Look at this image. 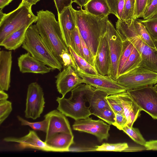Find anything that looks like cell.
Here are the masks:
<instances>
[{"label":"cell","mask_w":157,"mask_h":157,"mask_svg":"<svg viewBox=\"0 0 157 157\" xmlns=\"http://www.w3.org/2000/svg\"><path fill=\"white\" fill-rule=\"evenodd\" d=\"M122 130L136 143L144 147L146 141L138 128L132 127H129L126 125L123 128Z\"/></svg>","instance_id":"obj_31"},{"label":"cell","mask_w":157,"mask_h":157,"mask_svg":"<svg viewBox=\"0 0 157 157\" xmlns=\"http://www.w3.org/2000/svg\"><path fill=\"white\" fill-rule=\"evenodd\" d=\"M66 117L57 109L52 110L45 115L44 118L47 121L48 125L44 142L58 133L73 134L69 121Z\"/></svg>","instance_id":"obj_13"},{"label":"cell","mask_w":157,"mask_h":157,"mask_svg":"<svg viewBox=\"0 0 157 157\" xmlns=\"http://www.w3.org/2000/svg\"><path fill=\"white\" fill-rule=\"evenodd\" d=\"M115 95L123 108L127 120V125L132 127L134 122L141 115L140 108L126 91Z\"/></svg>","instance_id":"obj_19"},{"label":"cell","mask_w":157,"mask_h":157,"mask_svg":"<svg viewBox=\"0 0 157 157\" xmlns=\"http://www.w3.org/2000/svg\"><path fill=\"white\" fill-rule=\"evenodd\" d=\"M84 6L86 12L94 15L106 16L110 13L106 0H89Z\"/></svg>","instance_id":"obj_24"},{"label":"cell","mask_w":157,"mask_h":157,"mask_svg":"<svg viewBox=\"0 0 157 157\" xmlns=\"http://www.w3.org/2000/svg\"><path fill=\"white\" fill-rule=\"evenodd\" d=\"M89 86L86 84L78 85L71 91V96L68 98L57 97V109L75 121L89 117L92 114L89 106H86L87 101L84 96Z\"/></svg>","instance_id":"obj_6"},{"label":"cell","mask_w":157,"mask_h":157,"mask_svg":"<svg viewBox=\"0 0 157 157\" xmlns=\"http://www.w3.org/2000/svg\"><path fill=\"white\" fill-rule=\"evenodd\" d=\"M144 147L147 150L157 151V140L146 141Z\"/></svg>","instance_id":"obj_45"},{"label":"cell","mask_w":157,"mask_h":157,"mask_svg":"<svg viewBox=\"0 0 157 157\" xmlns=\"http://www.w3.org/2000/svg\"><path fill=\"white\" fill-rule=\"evenodd\" d=\"M13 0H0V10H2L5 6L8 5Z\"/></svg>","instance_id":"obj_48"},{"label":"cell","mask_w":157,"mask_h":157,"mask_svg":"<svg viewBox=\"0 0 157 157\" xmlns=\"http://www.w3.org/2000/svg\"><path fill=\"white\" fill-rule=\"evenodd\" d=\"M40 0H22L21 3H25L30 6L35 5Z\"/></svg>","instance_id":"obj_47"},{"label":"cell","mask_w":157,"mask_h":157,"mask_svg":"<svg viewBox=\"0 0 157 157\" xmlns=\"http://www.w3.org/2000/svg\"><path fill=\"white\" fill-rule=\"evenodd\" d=\"M3 140L6 142L17 143L19 147L22 149L31 148L46 151L57 152L42 141L33 130H29L27 135L22 137H6Z\"/></svg>","instance_id":"obj_17"},{"label":"cell","mask_w":157,"mask_h":157,"mask_svg":"<svg viewBox=\"0 0 157 157\" xmlns=\"http://www.w3.org/2000/svg\"><path fill=\"white\" fill-rule=\"evenodd\" d=\"M109 95L107 93L90 85L84 97L89 104L92 114L95 115L105 108H110L106 99Z\"/></svg>","instance_id":"obj_20"},{"label":"cell","mask_w":157,"mask_h":157,"mask_svg":"<svg viewBox=\"0 0 157 157\" xmlns=\"http://www.w3.org/2000/svg\"><path fill=\"white\" fill-rule=\"evenodd\" d=\"M75 70L84 80V83L105 92L109 95L126 91L124 88L109 76H104L98 74H88L77 67Z\"/></svg>","instance_id":"obj_9"},{"label":"cell","mask_w":157,"mask_h":157,"mask_svg":"<svg viewBox=\"0 0 157 157\" xmlns=\"http://www.w3.org/2000/svg\"><path fill=\"white\" fill-rule=\"evenodd\" d=\"M58 16L63 38L68 48L71 45L72 33L76 27L75 10L71 5L58 13Z\"/></svg>","instance_id":"obj_16"},{"label":"cell","mask_w":157,"mask_h":157,"mask_svg":"<svg viewBox=\"0 0 157 157\" xmlns=\"http://www.w3.org/2000/svg\"><path fill=\"white\" fill-rule=\"evenodd\" d=\"M45 142L48 146L57 152L67 151L71 146L74 143V136L66 133H59Z\"/></svg>","instance_id":"obj_22"},{"label":"cell","mask_w":157,"mask_h":157,"mask_svg":"<svg viewBox=\"0 0 157 157\" xmlns=\"http://www.w3.org/2000/svg\"><path fill=\"white\" fill-rule=\"evenodd\" d=\"M37 18L32 11V6L24 3L21 2L16 9L7 14L0 10V42L22 27L36 22Z\"/></svg>","instance_id":"obj_5"},{"label":"cell","mask_w":157,"mask_h":157,"mask_svg":"<svg viewBox=\"0 0 157 157\" xmlns=\"http://www.w3.org/2000/svg\"><path fill=\"white\" fill-rule=\"evenodd\" d=\"M12 59L11 51H0V90L8 91L10 87Z\"/></svg>","instance_id":"obj_21"},{"label":"cell","mask_w":157,"mask_h":157,"mask_svg":"<svg viewBox=\"0 0 157 157\" xmlns=\"http://www.w3.org/2000/svg\"><path fill=\"white\" fill-rule=\"evenodd\" d=\"M68 48L77 67L88 74L93 75L98 74L94 67L88 63L84 59L77 54L71 46L69 47Z\"/></svg>","instance_id":"obj_27"},{"label":"cell","mask_w":157,"mask_h":157,"mask_svg":"<svg viewBox=\"0 0 157 157\" xmlns=\"http://www.w3.org/2000/svg\"><path fill=\"white\" fill-rule=\"evenodd\" d=\"M72 127L74 130L84 132L95 136L99 142L104 140H107L109 136V124L100 119L94 120L88 117L75 121Z\"/></svg>","instance_id":"obj_12"},{"label":"cell","mask_w":157,"mask_h":157,"mask_svg":"<svg viewBox=\"0 0 157 157\" xmlns=\"http://www.w3.org/2000/svg\"><path fill=\"white\" fill-rule=\"evenodd\" d=\"M126 91L141 111L157 119V91L152 86Z\"/></svg>","instance_id":"obj_8"},{"label":"cell","mask_w":157,"mask_h":157,"mask_svg":"<svg viewBox=\"0 0 157 157\" xmlns=\"http://www.w3.org/2000/svg\"><path fill=\"white\" fill-rule=\"evenodd\" d=\"M115 122L113 125L116 127L120 130H122L124 127L127 125V120L124 114L121 113L115 112Z\"/></svg>","instance_id":"obj_43"},{"label":"cell","mask_w":157,"mask_h":157,"mask_svg":"<svg viewBox=\"0 0 157 157\" xmlns=\"http://www.w3.org/2000/svg\"><path fill=\"white\" fill-rule=\"evenodd\" d=\"M37 16L36 25L40 36L61 64L60 55L62 51L69 50L63 40L59 21L54 13L48 10L39 11Z\"/></svg>","instance_id":"obj_2"},{"label":"cell","mask_w":157,"mask_h":157,"mask_svg":"<svg viewBox=\"0 0 157 157\" xmlns=\"http://www.w3.org/2000/svg\"><path fill=\"white\" fill-rule=\"evenodd\" d=\"M154 87L155 90L157 91V84L155 85L154 86Z\"/></svg>","instance_id":"obj_50"},{"label":"cell","mask_w":157,"mask_h":157,"mask_svg":"<svg viewBox=\"0 0 157 157\" xmlns=\"http://www.w3.org/2000/svg\"><path fill=\"white\" fill-rule=\"evenodd\" d=\"M22 48L33 57L53 70L60 71L61 63L52 53L40 36L36 25H31L28 28Z\"/></svg>","instance_id":"obj_4"},{"label":"cell","mask_w":157,"mask_h":157,"mask_svg":"<svg viewBox=\"0 0 157 157\" xmlns=\"http://www.w3.org/2000/svg\"><path fill=\"white\" fill-rule=\"evenodd\" d=\"M61 64L63 68L68 66L72 67L74 70L77 66L73 57L69 51L63 50L60 55Z\"/></svg>","instance_id":"obj_38"},{"label":"cell","mask_w":157,"mask_h":157,"mask_svg":"<svg viewBox=\"0 0 157 157\" xmlns=\"http://www.w3.org/2000/svg\"><path fill=\"white\" fill-rule=\"evenodd\" d=\"M55 77L57 89L63 97L78 85L84 83V80L71 66L63 68Z\"/></svg>","instance_id":"obj_14"},{"label":"cell","mask_w":157,"mask_h":157,"mask_svg":"<svg viewBox=\"0 0 157 157\" xmlns=\"http://www.w3.org/2000/svg\"><path fill=\"white\" fill-rule=\"evenodd\" d=\"M12 110V103L7 100L0 102V124L8 117Z\"/></svg>","instance_id":"obj_39"},{"label":"cell","mask_w":157,"mask_h":157,"mask_svg":"<svg viewBox=\"0 0 157 157\" xmlns=\"http://www.w3.org/2000/svg\"><path fill=\"white\" fill-rule=\"evenodd\" d=\"M136 33L141 40L150 47L157 48L155 42L152 40L145 26L138 19L134 20L132 22Z\"/></svg>","instance_id":"obj_25"},{"label":"cell","mask_w":157,"mask_h":157,"mask_svg":"<svg viewBox=\"0 0 157 157\" xmlns=\"http://www.w3.org/2000/svg\"><path fill=\"white\" fill-rule=\"evenodd\" d=\"M141 60L140 54L134 46L131 54L124 64L118 77L138 67Z\"/></svg>","instance_id":"obj_26"},{"label":"cell","mask_w":157,"mask_h":157,"mask_svg":"<svg viewBox=\"0 0 157 157\" xmlns=\"http://www.w3.org/2000/svg\"><path fill=\"white\" fill-rule=\"evenodd\" d=\"M128 148L126 143H119L115 144L103 143L100 146L96 147L97 151H121L127 150Z\"/></svg>","instance_id":"obj_33"},{"label":"cell","mask_w":157,"mask_h":157,"mask_svg":"<svg viewBox=\"0 0 157 157\" xmlns=\"http://www.w3.org/2000/svg\"><path fill=\"white\" fill-rule=\"evenodd\" d=\"M110 10V13L121 20L124 0H106Z\"/></svg>","instance_id":"obj_32"},{"label":"cell","mask_w":157,"mask_h":157,"mask_svg":"<svg viewBox=\"0 0 157 157\" xmlns=\"http://www.w3.org/2000/svg\"><path fill=\"white\" fill-rule=\"evenodd\" d=\"M45 102L43 89L37 82H33L28 85L25 111L27 118L36 120L42 113Z\"/></svg>","instance_id":"obj_10"},{"label":"cell","mask_w":157,"mask_h":157,"mask_svg":"<svg viewBox=\"0 0 157 157\" xmlns=\"http://www.w3.org/2000/svg\"><path fill=\"white\" fill-rule=\"evenodd\" d=\"M75 12L76 26L95 59L100 38L106 32L108 16L94 15L82 8Z\"/></svg>","instance_id":"obj_1"},{"label":"cell","mask_w":157,"mask_h":157,"mask_svg":"<svg viewBox=\"0 0 157 157\" xmlns=\"http://www.w3.org/2000/svg\"><path fill=\"white\" fill-rule=\"evenodd\" d=\"M17 118L21 122V125L28 126L34 130L40 131L46 133L48 125L47 120L44 118L43 120L38 122H31L17 116Z\"/></svg>","instance_id":"obj_34"},{"label":"cell","mask_w":157,"mask_h":157,"mask_svg":"<svg viewBox=\"0 0 157 157\" xmlns=\"http://www.w3.org/2000/svg\"><path fill=\"white\" fill-rule=\"evenodd\" d=\"M105 34L108 41L111 59L110 77L116 81L118 66L123 47V40L112 23L108 20Z\"/></svg>","instance_id":"obj_11"},{"label":"cell","mask_w":157,"mask_h":157,"mask_svg":"<svg viewBox=\"0 0 157 157\" xmlns=\"http://www.w3.org/2000/svg\"><path fill=\"white\" fill-rule=\"evenodd\" d=\"M147 0H135L134 19L141 17L146 7Z\"/></svg>","instance_id":"obj_42"},{"label":"cell","mask_w":157,"mask_h":157,"mask_svg":"<svg viewBox=\"0 0 157 157\" xmlns=\"http://www.w3.org/2000/svg\"><path fill=\"white\" fill-rule=\"evenodd\" d=\"M29 27L24 26L13 33L0 42V45L9 51L17 49L24 41L26 32Z\"/></svg>","instance_id":"obj_23"},{"label":"cell","mask_w":157,"mask_h":157,"mask_svg":"<svg viewBox=\"0 0 157 157\" xmlns=\"http://www.w3.org/2000/svg\"><path fill=\"white\" fill-rule=\"evenodd\" d=\"M8 97V94L4 90H0V102L7 101Z\"/></svg>","instance_id":"obj_46"},{"label":"cell","mask_w":157,"mask_h":157,"mask_svg":"<svg viewBox=\"0 0 157 157\" xmlns=\"http://www.w3.org/2000/svg\"><path fill=\"white\" fill-rule=\"evenodd\" d=\"M71 46L78 56L84 59L79 36V32L76 26L71 34Z\"/></svg>","instance_id":"obj_35"},{"label":"cell","mask_w":157,"mask_h":157,"mask_svg":"<svg viewBox=\"0 0 157 157\" xmlns=\"http://www.w3.org/2000/svg\"><path fill=\"white\" fill-rule=\"evenodd\" d=\"M156 42V48H157V41Z\"/></svg>","instance_id":"obj_52"},{"label":"cell","mask_w":157,"mask_h":157,"mask_svg":"<svg viewBox=\"0 0 157 157\" xmlns=\"http://www.w3.org/2000/svg\"><path fill=\"white\" fill-rule=\"evenodd\" d=\"M73 2L76 3L81 8L84 6L89 0H72Z\"/></svg>","instance_id":"obj_49"},{"label":"cell","mask_w":157,"mask_h":157,"mask_svg":"<svg viewBox=\"0 0 157 157\" xmlns=\"http://www.w3.org/2000/svg\"><path fill=\"white\" fill-rule=\"evenodd\" d=\"M116 27L123 41L129 40L140 54L142 60L139 66L157 73V48L150 47L141 40L132 23L128 25L124 20L118 19Z\"/></svg>","instance_id":"obj_3"},{"label":"cell","mask_w":157,"mask_h":157,"mask_svg":"<svg viewBox=\"0 0 157 157\" xmlns=\"http://www.w3.org/2000/svg\"><path fill=\"white\" fill-rule=\"evenodd\" d=\"M94 116L109 125H113L115 122V114L111 108H105L98 112Z\"/></svg>","instance_id":"obj_36"},{"label":"cell","mask_w":157,"mask_h":157,"mask_svg":"<svg viewBox=\"0 0 157 157\" xmlns=\"http://www.w3.org/2000/svg\"><path fill=\"white\" fill-rule=\"evenodd\" d=\"M157 13V0H152L146 6L142 15L144 20L148 19Z\"/></svg>","instance_id":"obj_40"},{"label":"cell","mask_w":157,"mask_h":157,"mask_svg":"<svg viewBox=\"0 0 157 157\" xmlns=\"http://www.w3.org/2000/svg\"><path fill=\"white\" fill-rule=\"evenodd\" d=\"M94 63V67L98 74L110 76L111 59L105 33L100 38Z\"/></svg>","instance_id":"obj_15"},{"label":"cell","mask_w":157,"mask_h":157,"mask_svg":"<svg viewBox=\"0 0 157 157\" xmlns=\"http://www.w3.org/2000/svg\"><path fill=\"white\" fill-rule=\"evenodd\" d=\"M117 82L127 90H136L157 83V73L138 66L121 75Z\"/></svg>","instance_id":"obj_7"},{"label":"cell","mask_w":157,"mask_h":157,"mask_svg":"<svg viewBox=\"0 0 157 157\" xmlns=\"http://www.w3.org/2000/svg\"><path fill=\"white\" fill-rule=\"evenodd\" d=\"M106 99L109 105L114 113L118 112L124 114L122 105L115 94L109 95L106 97Z\"/></svg>","instance_id":"obj_37"},{"label":"cell","mask_w":157,"mask_h":157,"mask_svg":"<svg viewBox=\"0 0 157 157\" xmlns=\"http://www.w3.org/2000/svg\"><path fill=\"white\" fill-rule=\"evenodd\" d=\"M134 47V45L129 40L123 41L122 49L118 64V77L131 54Z\"/></svg>","instance_id":"obj_29"},{"label":"cell","mask_w":157,"mask_h":157,"mask_svg":"<svg viewBox=\"0 0 157 157\" xmlns=\"http://www.w3.org/2000/svg\"><path fill=\"white\" fill-rule=\"evenodd\" d=\"M135 0H124L122 20L128 25L134 20Z\"/></svg>","instance_id":"obj_28"},{"label":"cell","mask_w":157,"mask_h":157,"mask_svg":"<svg viewBox=\"0 0 157 157\" xmlns=\"http://www.w3.org/2000/svg\"><path fill=\"white\" fill-rule=\"evenodd\" d=\"M17 64L20 71L22 73L44 74L53 70L33 57L28 52L18 57Z\"/></svg>","instance_id":"obj_18"},{"label":"cell","mask_w":157,"mask_h":157,"mask_svg":"<svg viewBox=\"0 0 157 157\" xmlns=\"http://www.w3.org/2000/svg\"><path fill=\"white\" fill-rule=\"evenodd\" d=\"M79 36L84 59L91 65L94 67V57L90 49L86 45L80 33Z\"/></svg>","instance_id":"obj_41"},{"label":"cell","mask_w":157,"mask_h":157,"mask_svg":"<svg viewBox=\"0 0 157 157\" xmlns=\"http://www.w3.org/2000/svg\"><path fill=\"white\" fill-rule=\"evenodd\" d=\"M152 0H147V5L150 3Z\"/></svg>","instance_id":"obj_51"},{"label":"cell","mask_w":157,"mask_h":157,"mask_svg":"<svg viewBox=\"0 0 157 157\" xmlns=\"http://www.w3.org/2000/svg\"><path fill=\"white\" fill-rule=\"evenodd\" d=\"M58 13H60L66 7L71 5L72 0H54Z\"/></svg>","instance_id":"obj_44"},{"label":"cell","mask_w":157,"mask_h":157,"mask_svg":"<svg viewBox=\"0 0 157 157\" xmlns=\"http://www.w3.org/2000/svg\"><path fill=\"white\" fill-rule=\"evenodd\" d=\"M145 26L152 40L157 41V13L151 18L145 20H140Z\"/></svg>","instance_id":"obj_30"}]
</instances>
